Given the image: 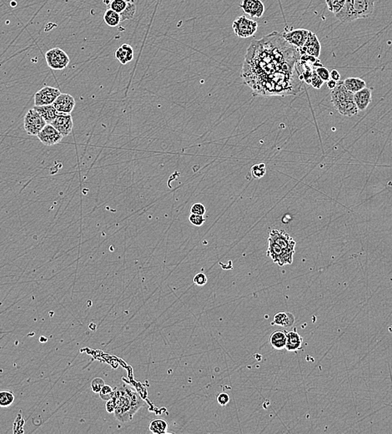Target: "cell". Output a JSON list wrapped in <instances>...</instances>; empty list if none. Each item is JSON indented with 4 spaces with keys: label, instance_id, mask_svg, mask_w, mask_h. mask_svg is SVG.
Returning <instances> with one entry per match:
<instances>
[{
    "label": "cell",
    "instance_id": "18",
    "mask_svg": "<svg viewBox=\"0 0 392 434\" xmlns=\"http://www.w3.org/2000/svg\"><path fill=\"white\" fill-rule=\"evenodd\" d=\"M302 343H303V338L297 333L296 328H294L293 331L286 332V349L288 352L295 353L298 350H301Z\"/></svg>",
    "mask_w": 392,
    "mask_h": 434
},
{
    "label": "cell",
    "instance_id": "8",
    "mask_svg": "<svg viewBox=\"0 0 392 434\" xmlns=\"http://www.w3.org/2000/svg\"><path fill=\"white\" fill-rule=\"evenodd\" d=\"M267 256L271 257V259L279 265L280 267H283L286 265L292 264L293 262V254H291L282 249L279 245H277L273 240L269 238L268 239V249H267Z\"/></svg>",
    "mask_w": 392,
    "mask_h": 434
},
{
    "label": "cell",
    "instance_id": "32",
    "mask_svg": "<svg viewBox=\"0 0 392 434\" xmlns=\"http://www.w3.org/2000/svg\"><path fill=\"white\" fill-rule=\"evenodd\" d=\"M113 392V390L112 389V387L110 386H109V385H104L101 391L99 392V396H100L102 399L108 401V400L111 398Z\"/></svg>",
    "mask_w": 392,
    "mask_h": 434
},
{
    "label": "cell",
    "instance_id": "6",
    "mask_svg": "<svg viewBox=\"0 0 392 434\" xmlns=\"http://www.w3.org/2000/svg\"><path fill=\"white\" fill-rule=\"evenodd\" d=\"M232 28L238 37L246 39L255 34L258 30V24L246 16H239L233 22Z\"/></svg>",
    "mask_w": 392,
    "mask_h": 434
},
{
    "label": "cell",
    "instance_id": "23",
    "mask_svg": "<svg viewBox=\"0 0 392 434\" xmlns=\"http://www.w3.org/2000/svg\"><path fill=\"white\" fill-rule=\"evenodd\" d=\"M270 343L276 350H283L286 345V332L275 331L269 338Z\"/></svg>",
    "mask_w": 392,
    "mask_h": 434
},
{
    "label": "cell",
    "instance_id": "14",
    "mask_svg": "<svg viewBox=\"0 0 392 434\" xmlns=\"http://www.w3.org/2000/svg\"><path fill=\"white\" fill-rule=\"evenodd\" d=\"M298 50L301 55L308 54V55L319 59L320 54H321V45L316 34L310 31L308 39L306 40V44L302 47L298 49Z\"/></svg>",
    "mask_w": 392,
    "mask_h": 434
},
{
    "label": "cell",
    "instance_id": "19",
    "mask_svg": "<svg viewBox=\"0 0 392 434\" xmlns=\"http://www.w3.org/2000/svg\"><path fill=\"white\" fill-rule=\"evenodd\" d=\"M371 89L367 87L360 89V91L354 94V101H355L358 111H365L371 102Z\"/></svg>",
    "mask_w": 392,
    "mask_h": 434
},
{
    "label": "cell",
    "instance_id": "24",
    "mask_svg": "<svg viewBox=\"0 0 392 434\" xmlns=\"http://www.w3.org/2000/svg\"><path fill=\"white\" fill-rule=\"evenodd\" d=\"M344 85L345 88L352 92L353 94H355L356 92L360 91V89H364L366 87L365 80H363L360 78H347L345 80H343Z\"/></svg>",
    "mask_w": 392,
    "mask_h": 434
},
{
    "label": "cell",
    "instance_id": "26",
    "mask_svg": "<svg viewBox=\"0 0 392 434\" xmlns=\"http://www.w3.org/2000/svg\"><path fill=\"white\" fill-rule=\"evenodd\" d=\"M104 20L109 27H117L121 22L120 15L115 11L108 9L104 13Z\"/></svg>",
    "mask_w": 392,
    "mask_h": 434
},
{
    "label": "cell",
    "instance_id": "5",
    "mask_svg": "<svg viewBox=\"0 0 392 434\" xmlns=\"http://www.w3.org/2000/svg\"><path fill=\"white\" fill-rule=\"evenodd\" d=\"M110 10L120 15L121 22L132 20L136 13L135 0H104Z\"/></svg>",
    "mask_w": 392,
    "mask_h": 434
},
{
    "label": "cell",
    "instance_id": "22",
    "mask_svg": "<svg viewBox=\"0 0 392 434\" xmlns=\"http://www.w3.org/2000/svg\"><path fill=\"white\" fill-rule=\"evenodd\" d=\"M295 316L291 312H284L281 311L276 314L274 319L272 322V325H277L283 328H291L295 323Z\"/></svg>",
    "mask_w": 392,
    "mask_h": 434
},
{
    "label": "cell",
    "instance_id": "27",
    "mask_svg": "<svg viewBox=\"0 0 392 434\" xmlns=\"http://www.w3.org/2000/svg\"><path fill=\"white\" fill-rule=\"evenodd\" d=\"M15 402V395L8 390L0 391V407H9Z\"/></svg>",
    "mask_w": 392,
    "mask_h": 434
},
{
    "label": "cell",
    "instance_id": "16",
    "mask_svg": "<svg viewBox=\"0 0 392 434\" xmlns=\"http://www.w3.org/2000/svg\"><path fill=\"white\" fill-rule=\"evenodd\" d=\"M239 7L252 18H260L264 15L265 5L262 0H242Z\"/></svg>",
    "mask_w": 392,
    "mask_h": 434
},
{
    "label": "cell",
    "instance_id": "30",
    "mask_svg": "<svg viewBox=\"0 0 392 434\" xmlns=\"http://www.w3.org/2000/svg\"><path fill=\"white\" fill-rule=\"evenodd\" d=\"M315 70H316V74H318L319 76L321 77V79H322L324 82H327L329 79H331L330 71H329L327 68L323 66L322 64H320L319 66L315 68Z\"/></svg>",
    "mask_w": 392,
    "mask_h": 434
},
{
    "label": "cell",
    "instance_id": "2",
    "mask_svg": "<svg viewBox=\"0 0 392 434\" xmlns=\"http://www.w3.org/2000/svg\"><path fill=\"white\" fill-rule=\"evenodd\" d=\"M111 398L115 404L113 414L121 422L131 421L139 409L146 405L138 392L123 383L113 390Z\"/></svg>",
    "mask_w": 392,
    "mask_h": 434
},
{
    "label": "cell",
    "instance_id": "3",
    "mask_svg": "<svg viewBox=\"0 0 392 434\" xmlns=\"http://www.w3.org/2000/svg\"><path fill=\"white\" fill-rule=\"evenodd\" d=\"M375 0H345V5L336 18L341 23H350L372 15Z\"/></svg>",
    "mask_w": 392,
    "mask_h": 434
},
{
    "label": "cell",
    "instance_id": "1",
    "mask_svg": "<svg viewBox=\"0 0 392 434\" xmlns=\"http://www.w3.org/2000/svg\"><path fill=\"white\" fill-rule=\"evenodd\" d=\"M297 48L274 31L250 44L242 67V78L262 96H286L301 92L303 84Z\"/></svg>",
    "mask_w": 392,
    "mask_h": 434
},
{
    "label": "cell",
    "instance_id": "29",
    "mask_svg": "<svg viewBox=\"0 0 392 434\" xmlns=\"http://www.w3.org/2000/svg\"><path fill=\"white\" fill-rule=\"evenodd\" d=\"M267 169L264 163H259L257 165H254L251 167V175L255 179H260L266 175Z\"/></svg>",
    "mask_w": 392,
    "mask_h": 434
},
{
    "label": "cell",
    "instance_id": "9",
    "mask_svg": "<svg viewBox=\"0 0 392 434\" xmlns=\"http://www.w3.org/2000/svg\"><path fill=\"white\" fill-rule=\"evenodd\" d=\"M45 59L50 69L62 70L69 65V57L60 48H54L45 54Z\"/></svg>",
    "mask_w": 392,
    "mask_h": 434
},
{
    "label": "cell",
    "instance_id": "10",
    "mask_svg": "<svg viewBox=\"0 0 392 434\" xmlns=\"http://www.w3.org/2000/svg\"><path fill=\"white\" fill-rule=\"evenodd\" d=\"M269 238L279 245L282 249L291 254H295L296 242L287 232L281 230H272L270 232Z\"/></svg>",
    "mask_w": 392,
    "mask_h": 434
},
{
    "label": "cell",
    "instance_id": "12",
    "mask_svg": "<svg viewBox=\"0 0 392 434\" xmlns=\"http://www.w3.org/2000/svg\"><path fill=\"white\" fill-rule=\"evenodd\" d=\"M37 136L39 140L46 146H55L60 143L64 138V136L50 124L46 125Z\"/></svg>",
    "mask_w": 392,
    "mask_h": 434
},
{
    "label": "cell",
    "instance_id": "37",
    "mask_svg": "<svg viewBox=\"0 0 392 434\" xmlns=\"http://www.w3.org/2000/svg\"><path fill=\"white\" fill-rule=\"evenodd\" d=\"M230 397L226 392H221L217 396V402L221 406H226L229 402Z\"/></svg>",
    "mask_w": 392,
    "mask_h": 434
},
{
    "label": "cell",
    "instance_id": "31",
    "mask_svg": "<svg viewBox=\"0 0 392 434\" xmlns=\"http://www.w3.org/2000/svg\"><path fill=\"white\" fill-rule=\"evenodd\" d=\"M104 385L105 384H104V380L102 378H94L91 382L92 391L95 393H99Z\"/></svg>",
    "mask_w": 392,
    "mask_h": 434
},
{
    "label": "cell",
    "instance_id": "36",
    "mask_svg": "<svg viewBox=\"0 0 392 434\" xmlns=\"http://www.w3.org/2000/svg\"><path fill=\"white\" fill-rule=\"evenodd\" d=\"M207 276H205V274L200 272L195 275V277L193 279L194 283L196 286H205V284L207 283Z\"/></svg>",
    "mask_w": 392,
    "mask_h": 434
},
{
    "label": "cell",
    "instance_id": "34",
    "mask_svg": "<svg viewBox=\"0 0 392 434\" xmlns=\"http://www.w3.org/2000/svg\"><path fill=\"white\" fill-rule=\"evenodd\" d=\"M205 206L203 205L202 203H195L190 208V213L191 214H196V215H204L205 214Z\"/></svg>",
    "mask_w": 392,
    "mask_h": 434
},
{
    "label": "cell",
    "instance_id": "35",
    "mask_svg": "<svg viewBox=\"0 0 392 434\" xmlns=\"http://www.w3.org/2000/svg\"><path fill=\"white\" fill-rule=\"evenodd\" d=\"M324 81L321 79V77L319 76L318 74H316V70L314 69L313 74H312V78H311V84L315 89H321L323 85Z\"/></svg>",
    "mask_w": 392,
    "mask_h": 434
},
{
    "label": "cell",
    "instance_id": "17",
    "mask_svg": "<svg viewBox=\"0 0 392 434\" xmlns=\"http://www.w3.org/2000/svg\"><path fill=\"white\" fill-rule=\"evenodd\" d=\"M53 105L55 107L59 113L71 114L75 106V100L74 97L69 94H60L55 99Z\"/></svg>",
    "mask_w": 392,
    "mask_h": 434
},
{
    "label": "cell",
    "instance_id": "39",
    "mask_svg": "<svg viewBox=\"0 0 392 434\" xmlns=\"http://www.w3.org/2000/svg\"><path fill=\"white\" fill-rule=\"evenodd\" d=\"M330 75H331V79H333V80H336V81H340V74L339 72L336 70V69H333V70H331V72H330Z\"/></svg>",
    "mask_w": 392,
    "mask_h": 434
},
{
    "label": "cell",
    "instance_id": "38",
    "mask_svg": "<svg viewBox=\"0 0 392 434\" xmlns=\"http://www.w3.org/2000/svg\"><path fill=\"white\" fill-rule=\"evenodd\" d=\"M114 408H115V404H114V402H113V400L112 398L108 400L106 402V410L107 412H109V413H113L114 412Z\"/></svg>",
    "mask_w": 392,
    "mask_h": 434
},
{
    "label": "cell",
    "instance_id": "4",
    "mask_svg": "<svg viewBox=\"0 0 392 434\" xmlns=\"http://www.w3.org/2000/svg\"><path fill=\"white\" fill-rule=\"evenodd\" d=\"M331 101L338 112L345 116H354L358 114V108L354 101V94L348 90L342 80L337 82L331 92Z\"/></svg>",
    "mask_w": 392,
    "mask_h": 434
},
{
    "label": "cell",
    "instance_id": "25",
    "mask_svg": "<svg viewBox=\"0 0 392 434\" xmlns=\"http://www.w3.org/2000/svg\"><path fill=\"white\" fill-rule=\"evenodd\" d=\"M149 428L151 432L155 434H165L167 433V429H168V423L165 419L161 418H157L151 421V423L149 425Z\"/></svg>",
    "mask_w": 392,
    "mask_h": 434
},
{
    "label": "cell",
    "instance_id": "33",
    "mask_svg": "<svg viewBox=\"0 0 392 434\" xmlns=\"http://www.w3.org/2000/svg\"><path fill=\"white\" fill-rule=\"evenodd\" d=\"M189 221L195 227H201L205 222L204 215H196V214H191L189 217Z\"/></svg>",
    "mask_w": 392,
    "mask_h": 434
},
{
    "label": "cell",
    "instance_id": "28",
    "mask_svg": "<svg viewBox=\"0 0 392 434\" xmlns=\"http://www.w3.org/2000/svg\"><path fill=\"white\" fill-rule=\"evenodd\" d=\"M326 3L329 11L334 15H336L345 5V0H326Z\"/></svg>",
    "mask_w": 392,
    "mask_h": 434
},
{
    "label": "cell",
    "instance_id": "20",
    "mask_svg": "<svg viewBox=\"0 0 392 434\" xmlns=\"http://www.w3.org/2000/svg\"><path fill=\"white\" fill-rule=\"evenodd\" d=\"M114 55L121 64H128L134 59L133 48L129 45L123 44L116 50Z\"/></svg>",
    "mask_w": 392,
    "mask_h": 434
},
{
    "label": "cell",
    "instance_id": "15",
    "mask_svg": "<svg viewBox=\"0 0 392 434\" xmlns=\"http://www.w3.org/2000/svg\"><path fill=\"white\" fill-rule=\"evenodd\" d=\"M50 125H52L63 136H69L74 127L73 119L70 114L59 113V116H57V118Z\"/></svg>",
    "mask_w": 392,
    "mask_h": 434
},
{
    "label": "cell",
    "instance_id": "40",
    "mask_svg": "<svg viewBox=\"0 0 392 434\" xmlns=\"http://www.w3.org/2000/svg\"><path fill=\"white\" fill-rule=\"evenodd\" d=\"M336 84H337V81L333 80V79H330L327 81V86L329 87V89H331V90L336 86Z\"/></svg>",
    "mask_w": 392,
    "mask_h": 434
},
{
    "label": "cell",
    "instance_id": "11",
    "mask_svg": "<svg viewBox=\"0 0 392 434\" xmlns=\"http://www.w3.org/2000/svg\"><path fill=\"white\" fill-rule=\"evenodd\" d=\"M60 94V90L55 87H44L35 94V105L44 106L53 104Z\"/></svg>",
    "mask_w": 392,
    "mask_h": 434
},
{
    "label": "cell",
    "instance_id": "13",
    "mask_svg": "<svg viewBox=\"0 0 392 434\" xmlns=\"http://www.w3.org/2000/svg\"><path fill=\"white\" fill-rule=\"evenodd\" d=\"M310 31L305 29L292 30L281 34L284 39L294 47L300 49L306 44Z\"/></svg>",
    "mask_w": 392,
    "mask_h": 434
},
{
    "label": "cell",
    "instance_id": "7",
    "mask_svg": "<svg viewBox=\"0 0 392 434\" xmlns=\"http://www.w3.org/2000/svg\"><path fill=\"white\" fill-rule=\"evenodd\" d=\"M46 125L47 123L35 108H30L25 115L24 127L30 136H38Z\"/></svg>",
    "mask_w": 392,
    "mask_h": 434
},
{
    "label": "cell",
    "instance_id": "21",
    "mask_svg": "<svg viewBox=\"0 0 392 434\" xmlns=\"http://www.w3.org/2000/svg\"><path fill=\"white\" fill-rule=\"evenodd\" d=\"M34 108L39 112L47 124L52 123L53 121L57 118V116L59 115V111H57L53 104L44 105V106H35Z\"/></svg>",
    "mask_w": 392,
    "mask_h": 434
}]
</instances>
